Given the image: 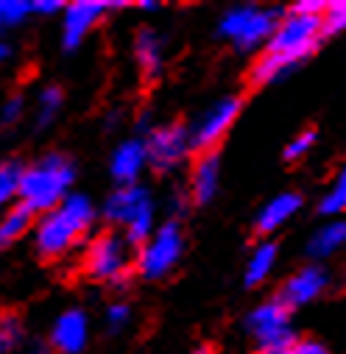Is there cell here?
Instances as JSON below:
<instances>
[{"instance_id":"836d02e7","label":"cell","mask_w":346,"mask_h":354,"mask_svg":"<svg viewBox=\"0 0 346 354\" xmlns=\"http://www.w3.org/2000/svg\"><path fill=\"white\" fill-rule=\"evenodd\" d=\"M28 354H51V351H48V348H45V346H37V348H31V351H28Z\"/></svg>"},{"instance_id":"7c38bea8","label":"cell","mask_w":346,"mask_h":354,"mask_svg":"<svg viewBox=\"0 0 346 354\" xmlns=\"http://www.w3.org/2000/svg\"><path fill=\"white\" fill-rule=\"evenodd\" d=\"M327 285H329V274H327L324 268H318V265H307V268L296 271V274L285 282L280 301H282L288 310L304 307V304H310L313 299H318V296L327 290Z\"/></svg>"},{"instance_id":"9c48e42d","label":"cell","mask_w":346,"mask_h":354,"mask_svg":"<svg viewBox=\"0 0 346 354\" xmlns=\"http://www.w3.org/2000/svg\"><path fill=\"white\" fill-rule=\"evenodd\" d=\"M143 145H145V159L156 170H170L190 153V131L182 123H167L154 129Z\"/></svg>"},{"instance_id":"d4e9b609","label":"cell","mask_w":346,"mask_h":354,"mask_svg":"<svg viewBox=\"0 0 346 354\" xmlns=\"http://www.w3.org/2000/svg\"><path fill=\"white\" fill-rule=\"evenodd\" d=\"M343 26H346V3L343 0L327 3L321 12V34H340Z\"/></svg>"},{"instance_id":"484cf974","label":"cell","mask_w":346,"mask_h":354,"mask_svg":"<svg viewBox=\"0 0 346 354\" xmlns=\"http://www.w3.org/2000/svg\"><path fill=\"white\" fill-rule=\"evenodd\" d=\"M31 15L28 0H0V26H17Z\"/></svg>"},{"instance_id":"4fadbf2b","label":"cell","mask_w":346,"mask_h":354,"mask_svg":"<svg viewBox=\"0 0 346 354\" xmlns=\"http://www.w3.org/2000/svg\"><path fill=\"white\" fill-rule=\"evenodd\" d=\"M86 335H90V321L81 310H67L56 318L53 324V351L56 354H81L86 346Z\"/></svg>"},{"instance_id":"ac0fdd59","label":"cell","mask_w":346,"mask_h":354,"mask_svg":"<svg viewBox=\"0 0 346 354\" xmlns=\"http://www.w3.org/2000/svg\"><path fill=\"white\" fill-rule=\"evenodd\" d=\"M343 240H346V226H343V221H332V223L321 226V229L310 237V243H307V254L316 257V259L332 257V254L343 245Z\"/></svg>"},{"instance_id":"d6a6232c","label":"cell","mask_w":346,"mask_h":354,"mask_svg":"<svg viewBox=\"0 0 346 354\" xmlns=\"http://www.w3.org/2000/svg\"><path fill=\"white\" fill-rule=\"evenodd\" d=\"M140 9H145V12H154V9H156V3H154V0H143V3H140Z\"/></svg>"},{"instance_id":"5b68a950","label":"cell","mask_w":346,"mask_h":354,"mask_svg":"<svg viewBox=\"0 0 346 354\" xmlns=\"http://www.w3.org/2000/svg\"><path fill=\"white\" fill-rule=\"evenodd\" d=\"M277 28V9H257V6H235L221 20V37L235 42L240 50H254L271 39Z\"/></svg>"},{"instance_id":"8992f818","label":"cell","mask_w":346,"mask_h":354,"mask_svg":"<svg viewBox=\"0 0 346 354\" xmlns=\"http://www.w3.org/2000/svg\"><path fill=\"white\" fill-rule=\"evenodd\" d=\"M321 37V17L288 15L282 23H277L271 39L266 42V53H277L299 64L316 50Z\"/></svg>"},{"instance_id":"ba28073f","label":"cell","mask_w":346,"mask_h":354,"mask_svg":"<svg viewBox=\"0 0 346 354\" xmlns=\"http://www.w3.org/2000/svg\"><path fill=\"white\" fill-rule=\"evenodd\" d=\"M126 265H129V245L115 232L95 234V240H90V245L84 251V271L86 277L98 282H115L118 277L126 274Z\"/></svg>"},{"instance_id":"4dcf8cb0","label":"cell","mask_w":346,"mask_h":354,"mask_svg":"<svg viewBox=\"0 0 346 354\" xmlns=\"http://www.w3.org/2000/svg\"><path fill=\"white\" fill-rule=\"evenodd\" d=\"M288 354H329V348L318 340H293Z\"/></svg>"},{"instance_id":"f546056e","label":"cell","mask_w":346,"mask_h":354,"mask_svg":"<svg viewBox=\"0 0 346 354\" xmlns=\"http://www.w3.org/2000/svg\"><path fill=\"white\" fill-rule=\"evenodd\" d=\"M324 0H299V3H293L291 15H304V17H321L324 12Z\"/></svg>"},{"instance_id":"4316f807","label":"cell","mask_w":346,"mask_h":354,"mask_svg":"<svg viewBox=\"0 0 346 354\" xmlns=\"http://www.w3.org/2000/svg\"><path fill=\"white\" fill-rule=\"evenodd\" d=\"M313 142H316V131H302L299 137H293V142L285 148V159H299V156H304L310 148H313Z\"/></svg>"},{"instance_id":"603a6c76","label":"cell","mask_w":346,"mask_h":354,"mask_svg":"<svg viewBox=\"0 0 346 354\" xmlns=\"http://www.w3.org/2000/svg\"><path fill=\"white\" fill-rule=\"evenodd\" d=\"M20 173H23V165L20 162H0V207L9 204L17 196Z\"/></svg>"},{"instance_id":"9a60e30c","label":"cell","mask_w":346,"mask_h":354,"mask_svg":"<svg viewBox=\"0 0 346 354\" xmlns=\"http://www.w3.org/2000/svg\"><path fill=\"white\" fill-rule=\"evenodd\" d=\"M299 209H302V196L299 193H280V196H274L263 209H260V215H257V232L274 234Z\"/></svg>"},{"instance_id":"8fae6325","label":"cell","mask_w":346,"mask_h":354,"mask_svg":"<svg viewBox=\"0 0 346 354\" xmlns=\"http://www.w3.org/2000/svg\"><path fill=\"white\" fill-rule=\"evenodd\" d=\"M107 3L101 0H75V3L64 6V23H62V42L67 50L78 48L84 37L93 31V26L104 17Z\"/></svg>"},{"instance_id":"ffe728a7","label":"cell","mask_w":346,"mask_h":354,"mask_svg":"<svg viewBox=\"0 0 346 354\" xmlns=\"http://www.w3.org/2000/svg\"><path fill=\"white\" fill-rule=\"evenodd\" d=\"M31 221H34V215H31L23 204L12 207L3 218H0V248H6V245H12V243H17L23 234H28Z\"/></svg>"},{"instance_id":"cb8c5ba5","label":"cell","mask_w":346,"mask_h":354,"mask_svg":"<svg viewBox=\"0 0 346 354\" xmlns=\"http://www.w3.org/2000/svg\"><path fill=\"white\" fill-rule=\"evenodd\" d=\"M343 207H346V176L340 173L332 182V187L324 193V198L318 204V212L321 215H338V212H343Z\"/></svg>"},{"instance_id":"83f0119b","label":"cell","mask_w":346,"mask_h":354,"mask_svg":"<svg viewBox=\"0 0 346 354\" xmlns=\"http://www.w3.org/2000/svg\"><path fill=\"white\" fill-rule=\"evenodd\" d=\"M23 109H26L23 98H20V95H12V98L3 104V109H0V120H3V126L17 123V120L23 118Z\"/></svg>"},{"instance_id":"7a4b0ae2","label":"cell","mask_w":346,"mask_h":354,"mask_svg":"<svg viewBox=\"0 0 346 354\" xmlns=\"http://www.w3.org/2000/svg\"><path fill=\"white\" fill-rule=\"evenodd\" d=\"M73 165L62 153H48L37 165L23 167L20 182H17V196L20 204L34 215V212H51L59 207L73 185Z\"/></svg>"},{"instance_id":"3957f363","label":"cell","mask_w":346,"mask_h":354,"mask_svg":"<svg viewBox=\"0 0 346 354\" xmlns=\"http://www.w3.org/2000/svg\"><path fill=\"white\" fill-rule=\"evenodd\" d=\"M104 215L112 223L126 226V245H143L154 232V201L151 193L140 185H129L115 190L107 198Z\"/></svg>"},{"instance_id":"e575fe53","label":"cell","mask_w":346,"mask_h":354,"mask_svg":"<svg viewBox=\"0 0 346 354\" xmlns=\"http://www.w3.org/2000/svg\"><path fill=\"white\" fill-rule=\"evenodd\" d=\"M6 56H9V48H6V45H3V42H0V62H3V59H6Z\"/></svg>"},{"instance_id":"30bf717a","label":"cell","mask_w":346,"mask_h":354,"mask_svg":"<svg viewBox=\"0 0 346 354\" xmlns=\"http://www.w3.org/2000/svg\"><path fill=\"white\" fill-rule=\"evenodd\" d=\"M240 106H243V104H240V98H235V95L221 98L215 106H210V109L199 118V123H196L193 129H188V131H190V148L212 151V148L224 140V134L232 129V123L237 120Z\"/></svg>"},{"instance_id":"6da1fadb","label":"cell","mask_w":346,"mask_h":354,"mask_svg":"<svg viewBox=\"0 0 346 354\" xmlns=\"http://www.w3.org/2000/svg\"><path fill=\"white\" fill-rule=\"evenodd\" d=\"M93 221H95V207L90 198L81 193L64 196L59 207L42 215L37 234H34L37 251L45 259H59L81 240V234L93 226Z\"/></svg>"},{"instance_id":"2e32d148","label":"cell","mask_w":346,"mask_h":354,"mask_svg":"<svg viewBox=\"0 0 346 354\" xmlns=\"http://www.w3.org/2000/svg\"><path fill=\"white\" fill-rule=\"evenodd\" d=\"M134 56L137 64L143 70V75L148 81H154L162 73V62H165V42L154 28H140L137 39H134Z\"/></svg>"},{"instance_id":"d590c367","label":"cell","mask_w":346,"mask_h":354,"mask_svg":"<svg viewBox=\"0 0 346 354\" xmlns=\"http://www.w3.org/2000/svg\"><path fill=\"white\" fill-rule=\"evenodd\" d=\"M193 354H212V351H210V348H196Z\"/></svg>"},{"instance_id":"5bb4252c","label":"cell","mask_w":346,"mask_h":354,"mask_svg":"<svg viewBox=\"0 0 346 354\" xmlns=\"http://www.w3.org/2000/svg\"><path fill=\"white\" fill-rule=\"evenodd\" d=\"M145 165H148L145 145L140 140H126L112 153V176H115V182H120V187L137 185V179H140V173L145 170Z\"/></svg>"},{"instance_id":"1f68e13d","label":"cell","mask_w":346,"mask_h":354,"mask_svg":"<svg viewBox=\"0 0 346 354\" xmlns=\"http://www.w3.org/2000/svg\"><path fill=\"white\" fill-rule=\"evenodd\" d=\"M62 9H64L62 0H37V3H31V12H37V15H56Z\"/></svg>"},{"instance_id":"f1b7e54d","label":"cell","mask_w":346,"mask_h":354,"mask_svg":"<svg viewBox=\"0 0 346 354\" xmlns=\"http://www.w3.org/2000/svg\"><path fill=\"white\" fill-rule=\"evenodd\" d=\"M129 318H131V310H129V304H123V301H118V304H112V307L107 310V321H109L112 329H123V326L129 324Z\"/></svg>"},{"instance_id":"e0dca14e","label":"cell","mask_w":346,"mask_h":354,"mask_svg":"<svg viewBox=\"0 0 346 354\" xmlns=\"http://www.w3.org/2000/svg\"><path fill=\"white\" fill-rule=\"evenodd\" d=\"M218 182H221V159H218L215 151H207L199 159L196 170H193V198L199 204L212 201V196L218 190Z\"/></svg>"},{"instance_id":"44dd1931","label":"cell","mask_w":346,"mask_h":354,"mask_svg":"<svg viewBox=\"0 0 346 354\" xmlns=\"http://www.w3.org/2000/svg\"><path fill=\"white\" fill-rule=\"evenodd\" d=\"M62 101H64V95H62L59 86H45V90L39 93V101H37V123H39V129H45L59 115Z\"/></svg>"},{"instance_id":"7402d4cb","label":"cell","mask_w":346,"mask_h":354,"mask_svg":"<svg viewBox=\"0 0 346 354\" xmlns=\"http://www.w3.org/2000/svg\"><path fill=\"white\" fill-rule=\"evenodd\" d=\"M23 321L12 313H3L0 315V354H9L15 346L23 343Z\"/></svg>"},{"instance_id":"52a82bcc","label":"cell","mask_w":346,"mask_h":354,"mask_svg":"<svg viewBox=\"0 0 346 354\" xmlns=\"http://www.w3.org/2000/svg\"><path fill=\"white\" fill-rule=\"evenodd\" d=\"M248 329L257 337L260 354H288V348L296 340L291 332V310L280 299L260 304L248 315Z\"/></svg>"},{"instance_id":"277c9868","label":"cell","mask_w":346,"mask_h":354,"mask_svg":"<svg viewBox=\"0 0 346 354\" xmlns=\"http://www.w3.org/2000/svg\"><path fill=\"white\" fill-rule=\"evenodd\" d=\"M185 251V237L176 221H167L151 232V237L140 245L137 254V274L143 279H165L179 265Z\"/></svg>"},{"instance_id":"d6986e66","label":"cell","mask_w":346,"mask_h":354,"mask_svg":"<svg viewBox=\"0 0 346 354\" xmlns=\"http://www.w3.org/2000/svg\"><path fill=\"white\" fill-rule=\"evenodd\" d=\"M274 262H277V243H260L246 262V285H260L263 279H268V274L274 271Z\"/></svg>"}]
</instances>
